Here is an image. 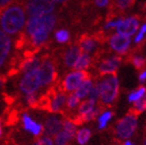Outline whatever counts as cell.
I'll list each match as a JSON object with an SVG mask.
<instances>
[{
    "mask_svg": "<svg viewBox=\"0 0 146 145\" xmlns=\"http://www.w3.org/2000/svg\"><path fill=\"white\" fill-rule=\"evenodd\" d=\"M25 25V11L21 4L14 3L2 9L0 15V26L4 33L16 34Z\"/></svg>",
    "mask_w": 146,
    "mask_h": 145,
    "instance_id": "1",
    "label": "cell"
},
{
    "mask_svg": "<svg viewBox=\"0 0 146 145\" xmlns=\"http://www.w3.org/2000/svg\"><path fill=\"white\" fill-rule=\"evenodd\" d=\"M100 93L98 103L103 106H111L119 94V80L116 75L105 76L96 84Z\"/></svg>",
    "mask_w": 146,
    "mask_h": 145,
    "instance_id": "2",
    "label": "cell"
},
{
    "mask_svg": "<svg viewBox=\"0 0 146 145\" xmlns=\"http://www.w3.org/2000/svg\"><path fill=\"white\" fill-rule=\"evenodd\" d=\"M138 128V115L134 112H129L123 117L120 118L116 123L115 136L119 140H127L131 139Z\"/></svg>",
    "mask_w": 146,
    "mask_h": 145,
    "instance_id": "3",
    "label": "cell"
},
{
    "mask_svg": "<svg viewBox=\"0 0 146 145\" xmlns=\"http://www.w3.org/2000/svg\"><path fill=\"white\" fill-rule=\"evenodd\" d=\"M55 24H56V17L53 14L29 18V20L26 23L25 33L30 36L37 29H44L50 33L55 27Z\"/></svg>",
    "mask_w": 146,
    "mask_h": 145,
    "instance_id": "4",
    "label": "cell"
},
{
    "mask_svg": "<svg viewBox=\"0 0 146 145\" xmlns=\"http://www.w3.org/2000/svg\"><path fill=\"white\" fill-rule=\"evenodd\" d=\"M57 76L58 74H57L56 65L53 60L48 57H45V58L42 57V63L37 69V77H38L40 86H47L55 82Z\"/></svg>",
    "mask_w": 146,
    "mask_h": 145,
    "instance_id": "5",
    "label": "cell"
},
{
    "mask_svg": "<svg viewBox=\"0 0 146 145\" xmlns=\"http://www.w3.org/2000/svg\"><path fill=\"white\" fill-rule=\"evenodd\" d=\"M56 3L54 0H27L25 11L29 17H39L52 14Z\"/></svg>",
    "mask_w": 146,
    "mask_h": 145,
    "instance_id": "6",
    "label": "cell"
},
{
    "mask_svg": "<svg viewBox=\"0 0 146 145\" xmlns=\"http://www.w3.org/2000/svg\"><path fill=\"white\" fill-rule=\"evenodd\" d=\"M88 78H90V75L86 71H73L65 76V78L59 86V89L64 93L65 92L73 93Z\"/></svg>",
    "mask_w": 146,
    "mask_h": 145,
    "instance_id": "7",
    "label": "cell"
},
{
    "mask_svg": "<svg viewBox=\"0 0 146 145\" xmlns=\"http://www.w3.org/2000/svg\"><path fill=\"white\" fill-rule=\"evenodd\" d=\"M39 87H40V83L37 77V70L26 72L20 82V90L26 94L36 92Z\"/></svg>",
    "mask_w": 146,
    "mask_h": 145,
    "instance_id": "8",
    "label": "cell"
},
{
    "mask_svg": "<svg viewBox=\"0 0 146 145\" xmlns=\"http://www.w3.org/2000/svg\"><path fill=\"white\" fill-rule=\"evenodd\" d=\"M120 63L121 57H119V56H112V57L104 59V60H102L100 62L98 67V72L102 77L116 75V72H117Z\"/></svg>",
    "mask_w": 146,
    "mask_h": 145,
    "instance_id": "9",
    "label": "cell"
},
{
    "mask_svg": "<svg viewBox=\"0 0 146 145\" xmlns=\"http://www.w3.org/2000/svg\"><path fill=\"white\" fill-rule=\"evenodd\" d=\"M110 46L113 51L119 55H123L129 51V45H131V37L127 35L116 33L110 37Z\"/></svg>",
    "mask_w": 146,
    "mask_h": 145,
    "instance_id": "10",
    "label": "cell"
},
{
    "mask_svg": "<svg viewBox=\"0 0 146 145\" xmlns=\"http://www.w3.org/2000/svg\"><path fill=\"white\" fill-rule=\"evenodd\" d=\"M117 32L122 35L129 36L137 32L138 28H139V21L137 17L127 18V19L121 20L120 23L117 25Z\"/></svg>",
    "mask_w": 146,
    "mask_h": 145,
    "instance_id": "11",
    "label": "cell"
},
{
    "mask_svg": "<svg viewBox=\"0 0 146 145\" xmlns=\"http://www.w3.org/2000/svg\"><path fill=\"white\" fill-rule=\"evenodd\" d=\"M62 123H63V120L56 115H52L48 117L45 122V126H44L45 134L49 136V138L55 137L62 130Z\"/></svg>",
    "mask_w": 146,
    "mask_h": 145,
    "instance_id": "12",
    "label": "cell"
},
{
    "mask_svg": "<svg viewBox=\"0 0 146 145\" xmlns=\"http://www.w3.org/2000/svg\"><path fill=\"white\" fill-rule=\"evenodd\" d=\"M11 48V39L6 33L0 30V67H2L9 57Z\"/></svg>",
    "mask_w": 146,
    "mask_h": 145,
    "instance_id": "13",
    "label": "cell"
},
{
    "mask_svg": "<svg viewBox=\"0 0 146 145\" xmlns=\"http://www.w3.org/2000/svg\"><path fill=\"white\" fill-rule=\"evenodd\" d=\"M49 37V32L44 29H37L30 35V45L33 50H39Z\"/></svg>",
    "mask_w": 146,
    "mask_h": 145,
    "instance_id": "14",
    "label": "cell"
},
{
    "mask_svg": "<svg viewBox=\"0 0 146 145\" xmlns=\"http://www.w3.org/2000/svg\"><path fill=\"white\" fill-rule=\"evenodd\" d=\"M81 54H82V51L79 46L75 45V46H72L70 48H68V50L65 52L64 56H63V61H64L65 67H74V65L76 64L77 60L79 59Z\"/></svg>",
    "mask_w": 146,
    "mask_h": 145,
    "instance_id": "15",
    "label": "cell"
},
{
    "mask_svg": "<svg viewBox=\"0 0 146 145\" xmlns=\"http://www.w3.org/2000/svg\"><path fill=\"white\" fill-rule=\"evenodd\" d=\"M23 124H24L25 130L32 133L35 137L40 136L44 133V126L42 124L34 122L27 114H24V116H23Z\"/></svg>",
    "mask_w": 146,
    "mask_h": 145,
    "instance_id": "16",
    "label": "cell"
},
{
    "mask_svg": "<svg viewBox=\"0 0 146 145\" xmlns=\"http://www.w3.org/2000/svg\"><path fill=\"white\" fill-rule=\"evenodd\" d=\"M79 47L81 49L82 53H86V54H89L91 52L96 50V39L91 37L89 35H84L81 36V39L79 41Z\"/></svg>",
    "mask_w": 146,
    "mask_h": 145,
    "instance_id": "17",
    "label": "cell"
},
{
    "mask_svg": "<svg viewBox=\"0 0 146 145\" xmlns=\"http://www.w3.org/2000/svg\"><path fill=\"white\" fill-rule=\"evenodd\" d=\"M93 85H94V83H93L92 79L88 78L77 88L76 91L74 92V93L76 94V96L80 100H85V98H87L88 94H89V92L91 90V88L93 87Z\"/></svg>",
    "mask_w": 146,
    "mask_h": 145,
    "instance_id": "18",
    "label": "cell"
},
{
    "mask_svg": "<svg viewBox=\"0 0 146 145\" xmlns=\"http://www.w3.org/2000/svg\"><path fill=\"white\" fill-rule=\"evenodd\" d=\"M113 115H114L113 112L111 110H109V109H105L104 111L101 112L98 117H96L98 130H104V128H107L109 122L112 120Z\"/></svg>",
    "mask_w": 146,
    "mask_h": 145,
    "instance_id": "19",
    "label": "cell"
},
{
    "mask_svg": "<svg viewBox=\"0 0 146 145\" xmlns=\"http://www.w3.org/2000/svg\"><path fill=\"white\" fill-rule=\"evenodd\" d=\"M91 136H92V132H91L90 128H82L80 130H77L75 139L77 140L79 145H86L90 140V138H91Z\"/></svg>",
    "mask_w": 146,
    "mask_h": 145,
    "instance_id": "20",
    "label": "cell"
},
{
    "mask_svg": "<svg viewBox=\"0 0 146 145\" xmlns=\"http://www.w3.org/2000/svg\"><path fill=\"white\" fill-rule=\"evenodd\" d=\"M91 61H92V59H91V56L89 54L82 53L73 69L75 71H85L90 67Z\"/></svg>",
    "mask_w": 146,
    "mask_h": 145,
    "instance_id": "21",
    "label": "cell"
},
{
    "mask_svg": "<svg viewBox=\"0 0 146 145\" xmlns=\"http://www.w3.org/2000/svg\"><path fill=\"white\" fill-rule=\"evenodd\" d=\"M146 96V87L145 86H140L138 87L137 89L133 90L129 93L127 95V100L129 103H136L138 100H140L141 98H143Z\"/></svg>",
    "mask_w": 146,
    "mask_h": 145,
    "instance_id": "22",
    "label": "cell"
},
{
    "mask_svg": "<svg viewBox=\"0 0 146 145\" xmlns=\"http://www.w3.org/2000/svg\"><path fill=\"white\" fill-rule=\"evenodd\" d=\"M75 138L68 135L66 132H64L63 130L59 132L56 136L54 137V144L55 145H70V142L73 141Z\"/></svg>",
    "mask_w": 146,
    "mask_h": 145,
    "instance_id": "23",
    "label": "cell"
},
{
    "mask_svg": "<svg viewBox=\"0 0 146 145\" xmlns=\"http://www.w3.org/2000/svg\"><path fill=\"white\" fill-rule=\"evenodd\" d=\"M81 103V100H79L76 96L75 93H70L68 96H66V102H65V110L64 111H70L73 112L75 110H77Z\"/></svg>",
    "mask_w": 146,
    "mask_h": 145,
    "instance_id": "24",
    "label": "cell"
},
{
    "mask_svg": "<svg viewBox=\"0 0 146 145\" xmlns=\"http://www.w3.org/2000/svg\"><path fill=\"white\" fill-rule=\"evenodd\" d=\"M145 111H146V96L133 104L132 112H134L135 114L138 115V114H140V113H143V112H145Z\"/></svg>",
    "mask_w": 146,
    "mask_h": 145,
    "instance_id": "25",
    "label": "cell"
},
{
    "mask_svg": "<svg viewBox=\"0 0 146 145\" xmlns=\"http://www.w3.org/2000/svg\"><path fill=\"white\" fill-rule=\"evenodd\" d=\"M55 39L58 43H66L70 39V33L68 30L64 29H60V30L56 31L55 33Z\"/></svg>",
    "mask_w": 146,
    "mask_h": 145,
    "instance_id": "26",
    "label": "cell"
},
{
    "mask_svg": "<svg viewBox=\"0 0 146 145\" xmlns=\"http://www.w3.org/2000/svg\"><path fill=\"white\" fill-rule=\"evenodd\" d=\"M132 63L134 64V67L137 69V70H141L145 67V59L142 57V56H135L132 58Z\"/></svg>",
    "mask_w": 146,
    "mask_h": 145,
    "instance_id": "27",
    "label": "cell"
},
{
    "mask_svg": "<svg viewBox=\"0 0 146 145\" xmlns=\"http://www.w3.org/2000/svg\"><path fill=\"white\" fill-rule=\"evenodd\" d=\"M135 0H115V3L118 9H127L134 4Z\"/></svg>",
    "mask_w": 146,
    "mask_h": 145,
    "instance_id": "28",
    "label": "cell"
},
{
    "mask_svg": "<svg viewBox=\"0 0 146 145\" xmlns=\"http://www.w3.org/2000/svg\"><path fill=\"white\" fill-rule=\"evenodd\" d=\"M87 98H88V100H93V102H96V103H98L100 93H98V87H96V84L93 85V87L91 88V90H90V92H89V94H88Z\"/></svg>",
    "mask_w": 146,
    "mask_h": 145,
    "instance_id": "29",
    "label": "cell"
},
{
    "mask_svg": "<svg viewBox=\"0 0 146 145\" xmlns=\"http://www.w3.org/2000/svg\"><path fill=\"white\" fill-rule=\"evenodd\" d=\"M34 145H54V143L51 138H49V137H44L42 139H39Z\"/></svg>",
    "mask_w": 146,
    "mask_h": 145,
    "instance_id": "30",
    "label": "cell"
},
{
    "mask_svg": "<svg viewBox=\"0 0 146 145\" xmlns=\"http://www.w3.org/2000/svg\"><path fill=\"white\" fill-rule=\"evenodd\" d=\"M122 19H118V20H112V21H109V22L105 25V28L106 29H110V28H114V27H117V25L120 23V21Z\"/></svg>",
    "mask_w": 146,
    "mask_h": 145,
    "instance_id": "31",
    "label": "cell"
},
{
    "mask_svg": "<svg viewBox=\"0 0 146 145\" xmlns=\"http://www.w3.org/2000/svg\"><path fill=\"white\" fill-rule=\"evenodd\" d=\"M11 1H13V0H0V15H1L2 9H5L6 6L9 5Z\"/></svg>",
    "mask_w": 146,
    "mask_h": 145,
    "instance_id": "32",
    "label": "cell"
},
{
    "mask_svg": "<svg viewBox=\"0 0 146 145\" xmlns=\"http://www.w3.org/2000/svg\"><path fill=\"white\" fill-rule=\"evenodd\" d=\"M94 1H96V4L98 7H105L109 3V0H94Z\"/></svg>",
    "mask_w": 146,
    "mask_h": 145,
    "instance_id": "33",
    "label": "cell"
},
{
    "mask_svg": "<svg viewBox=\"0 0 146 145\" xmlns=\"http://www.w3.org/2000/svg\"><path fill=\"white\" fill-rule=\"evenodd\" d=\"M143 37H144V33H142V32H139L138 33V35L136 36V39H135V42L137 43V44H139V43L143 39Z\"/></svg>",
    "mask_w": 146,
    "mask_h": 145,
    "instance_id": "34",
    "label": "cell"
},
{
    "mask_svg": "<svg viewBox=\"0 0 146 145\" xmlns=\"http://www.w3.org/2000/svg\"><path fill=\"white\" fill-rule=\"evenodd\" d=\"M139 80H140L141 82H143L146 80V70H144L143 72L140 74V76H139Z\"/></svg>",
    "mask_w": 146,
    "mask_h": 145,
    "instance_id": "35",
    "label": "cell"
},
{
    "mask_svg": "<svg viewBox=\"0 0 146 145\" xmlns=\"http://www.w3.org/2000/svg\"><path fill=\"white\" fill-rule=\"evenodd\" d=\"M5 82H6V78H5V77H4V76H0V89H1V88L4 86Z\"/></svg>",
    "mask_w": 146,
    "mask_h": 145,
    "instance_id": "36",
    "label": "cell"
},
{
    "mask_svg": "<svg viewBox=\"0 0 146 145\" xmlns=\"http://www.w3.org/2000/svg\"><path fill=\"white\" fill-rule=\"evenodd\" d=\"M123 145H136L135 142L133 141L132 139H127V140H124L123 143H122Z\"/></svg>",
    "mask_w": 146,
    "mask_h": 145,
    "instance_id": "37",
    "label": "cell"
},
{
    "mask_svg": "<svg viewBox=\"0 0 146 145\" xmlns=\"http://www.w3.org/2000/svg\"><path fill=\"white\" fill-rule=\"evenodd\" d=\"M140 32H142V33H144V34L146 33V23H145V24H144L143 26H142V27H141Z\"/></svg>",
    "mask_w": 146,
    "mask_h": 145,
    "instance_id": "38",
    "label": "cell"
},
{
    "mask_svg": "<svg viewBox=\"0 0 146 145\" xmlns=\"http://www.w3.org/2000/svg\"><path fill=\"white\" fill-rule=\"evenodd\" d=\"M55 3L56 2H59V3H62V2H65V1H68V0H54Z\"/></svg>",
    "mask_w": 146,
    "mask_h": 145,
    "instance_id": "39",
    "label": "cell"
},
{
    "mask_svg": "<svg viewBox=\"0 0 146 145\" xmlns=\"http://www.w3.org/2000/svg\"><path fill=\"white\" fill-rule=\"evenodd\" d=\"M1 135H2V132H1V119H0V138H1Z\"/></svg>",
    "mask_w": 146,
    "mask_h": 145,
    "instance_id": "40",
    "label": "cell"
},
{
    "mask_svg": "<svg viewBox=\"0 0 146 145\" xmlns=\"http://www.w3.org/2000/svg\"><path fill=\"white\" fill-rule=\"evenodd\" d=\"M142 145H146V139L144 140V142H143V144H142Z\"/></svg>",
    "mask_w": 146,
    "mask_h": 145,
    "instance_id": "41",
    "label": "cell"
}]
</instances>
